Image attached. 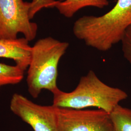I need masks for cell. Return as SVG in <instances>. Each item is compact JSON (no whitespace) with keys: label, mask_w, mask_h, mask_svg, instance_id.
I'll return each instance as SVG.
<instances>
[{"label":"cell","mask_w":131,"mask_h":131,"mask_svg":"<svg viewBox=\"0 0 131 131\" xmlns=\"http://www.w3.org/2000/svg\"><path fill=\"white\" fill-rule=\"evenodd\" d=\"M52 94V105L56 107L74 109L96 107L109 114L128 97L125 91L106 84L92 70L81 77L73 91L66 92L57 88Z\"/></svg>","instance_id":"7a4b0ae2"},{"label":"cell","mask_w":131,"mask_h":131,"mask_svg":"<svg viewBox=\"0 0 131 131\" xmlns=\"http://www.w3.org/2000/svg\"><path fill=\"white\" fill-rule=\"evenodd\" d=\"M24 71L17 65L0 63V87L18 84L24 78Z\"/></svg>","instance_id":"30bf717a"},{"label":"cell","mask_w":131,"mask_h":131,"mask_svg":"<svg viewBox=\"0 0 131 131\" xmlns=\"http://www.w3.org/2000/svg\"><path fill=\"white\" fill-rule=\"evenodd\" d=\"M57 131H113L110 115L102 109L56 107Z\"/></svg>","instance_id":"5b68a950"},{"label":"cell","mask_w":131,"mask_h":131,"mask_svg":"<svg viewBox=\"0 0 131 131\" xmlns=\"http://www.w3.org/2000/svg\"><path fill=\"white\" fill-rule=\"evenodd\" d=\"M131 25V0H117L107 13L101 16H84L73 26L76 38L88 46L106 52L118 42Z\"/></svg>","instance_id":"6da1fadb"},{"label":"cell","mask_w":131,"mask_h":131,"mask_svg":"<svg viewBox=\"0 0 131 131\" xmlns=\"http://www.w3.org/2000/svg\"><path fill=\"white\" fill-rule=\"evenodd\" d=\"M31 2L23 0H0V38L16 39L23 34L28 41L34 40L37 24L31 21Z\"/></svg>","instance_id":"277c9868"},{"label":"cell","mask_w":131,"mask_h":131,"mask_svg":"<svg viewBox=\"0 0 131 131\" xmlns=\"http://www.w3.org/2000/svg\"><path fill=\"white\" fill-rule=\"evenodd\" d=\"M58 2L56 0H32L29 13L30 18L32 19L36 14L43 8H56Z\"/></svg>","instance_id":"8fae6325"},{"label":"cell","mask_w":131,"mask_h":131,"mask_svg":"<svg viewBox=\"0 0 131 131\" xmlns=\"http://www.w3.org/2000/svg\"><path fill=\"white\" fill-rule=\"evenodd\" d=\"M29 42L25 38H0V57L13 60L16 65L25 71L31 58L32 47Z\"/></svg>","instance_id":"52a82bcc"},{"label":"cell","mask_w":131,"mask_h":131,"mask_svg":"<svg viewBox=\"0 0 131 131\" xmlns=\"http://www.w3.org/2000/svg\"><path fill=\"white\" fill-rule=\"evenodd\" d=\"M69 47L67 42L52 37L38 40L32 47L26 83L30 95L38 98L43 90L52 92L58 88V67Z\"/></svg>","instance_id":"3957f363"},{"label":"cell","mask_w":131,"mask_h":131,"mask_svg":"<svg viewBox=\"0 0 131 131\" xmlns=\"http://www.w3.org/2000/svg\"><path fill=\"white\" fill-rule=\"evenodd\" d=\"M110 115L113 131H131V109L119 104Z\"/></svg>","instance_id":"9c48e42d"},{"label":"cell","mask_w":131,"mask_h":131,"mask_svg":"<svg viewBox=\"0 0 131 131\" xmlns=\"http://www.w3.org/2000/svg\"><path fill=\"white\" fill-rule=\"evenodd\" d=\"M109 4L107 0H63L59 1L56 8L61 15L70 18L79 10L85 7L93 6L101 9Z\"/></svg>","instance_id":"ba28073f"},{"label":"cell","mask_w":131,"mask_h":131,"mask_svg":"<svg viewBox=\"0 0 131 131\" xmlns=\"http://www.w3.org/2000/svg\"><path fill=\"white\" fill-rule=\"evenodd\" d=\"M121 42L123 56L131 65V25L127 29Z\"/></svg>","instance_id":"7c38bea8"},{"label":"cell","mask_w":131,"mask_h":131,"mask_svg":"<svg viewBox=\"0 0 131 131\" xmlns=\"http://www.w3.org/2000/svg\"><path fill=\"white\" fill-rule=\"evenodd\" d=\"M10 109L34 131H57L56 107L53 105L38 104L21 94L14 93Z\"/></svg>","instance_id":"8992f818"}]
</instances>
